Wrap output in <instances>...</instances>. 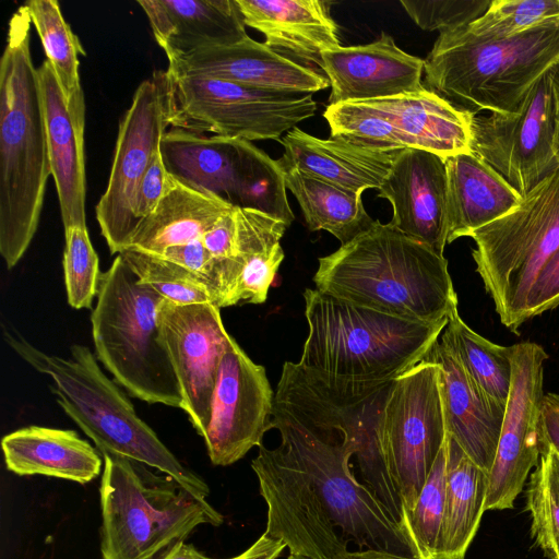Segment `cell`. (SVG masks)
Wrapping results in <instances>:
<instances>
[{
  "label": "cell",
  "mask_w": 559,
  "mask_h": 559,
  "mask_svg": "<svg viewBox=\"0 0 559 559\" xmlns=\"http://www.w3.org/2000/svg\"><path fill=\"white\" fill-rule=\"evenodd\" d=\"M447 438L440 366L424 358L394 379L380 424L383 455L404 515L413 509Z\"/></svg>",
  "instance_id": "cell-13"
},
{
  "label": "cell",
  "mask_w": 559,
  "mask_h": 559,
  "mask_svg": "<svg viewBox=\"0 0 559 559\" xmlns=\"http://www.w3.org/2000/svg\"><path fill=\"white\" fill-rule=\"evenodd\" d=\"M558 62L559 22L490 40L462 26L440 33L425 59L423 85L473 116L513 112Z\"/></svg>",
  "instance_id": "cell-5"
},
{
  "label": "cell",
  "mask_w": 559,
  "mask_h": 559,
  "mask_svg": "<svg viewBox=\"0 0 559 559\" xmlns=\"http://www.w3.org/2000/svg\"><path fill=\"white\" fill-rule=\"evenodd\" d=\"M280 166L285 187L295 195L310 230H326L342 246L376 223L366 212L360 193L342 189L294 166Z\"/></svg>",
  "instance_id": "cell-33"
},
{
  "label": "cell",
  "mask_w": 559,
  "mask_h": 559,
  "mask_svg": "<svg viewBox=\"0 0 559 559\" xmlns=\"http://www.w3.org/2000/svg\"><path fill=\"white\" fill-rule=\"evenodd\" d=\"M545 349L536 343L512 345V381L492 466L488 473L486 510L513 508L531 469L540 456Z\"/></svg>",
  "instance_id": "cell-16"
},
{
  "label": "cell",
  "mask_w": 559,
  "mask_h": 559,
  "mask_svg": "<svg viewBox=\"0 0 559 559\" xmlns=\"http://www.w3.org/2000/svg\"><path fill=\"white\" fill-rule=\"evenodd\" d=\"M168 61L249 38L236 0H139Z\"/></svg>",
  "instance_id": "cell-25"
},
{
  "label": "cell",
  "mask_w": 559,
  "mask_h": 559,
  "mask_svg": "<svg viewBox=\"0 0 559 559\" xmlns=\"http://www.w3.org/2000/svg\"><path fill=\"white\" fill-rule=\"evenodd\" d=\"M275 449L259 447L251 462L267 506L264 534L281 539L290 555L308 559H346L347 544L409 555L399 524L372 490L352 474L357 447L334 431L304 425L274 408Z\"/></svg>",
  "instance_id": "cell-1"
},
{
  "label": "cell",
  "mask_w": 559,
  "mask_h": 559,
  "mask_svg": "<svg viewBox=\"0 0 559 559\" xmlns=\"http://www.w3.org/2000/svg\"><path fill=\"white\" fill-rule=\"evenodd\" d=\"M160 257L195 274L207 287L217 306L221 293V260L214 258L201 239L167 248Z\"/></svg>",
  "instance_id": "cell-43"
},
{
  "label": "cell",
  "mask_w": 559,
  "mask_h": 559,
  "mask_svg": "<svg viewBox=\"0 0 559 559\" xmlns=\"http://www.w3.org/2000/svg\"><path fill=\"white\" fill-rule=\"evenodd\" d=\"M8 345L36 371L47 374L50 391L64 413L90 437L99 453H111L167 474L194 495L206 498L207 484L185 466L143 421L126 395L100 369L94 354L74 344L68 357L47 354L11 325L2 328Z\"/></svg>",
  "instance_id": "cell-4"
},
{
  "label": "cell",
  "mask_w": 559,
  "mask_h": 559,
  "mask_svg": "<svg viewBox=\"0 0 559 559\" xmlns=\"http://www.w3.org/2000/svg\"><path fill=\"white\" fill-rule=\"evenodd\" d=\"M284 154L277 159L342 189L362 193L379 189L400 151L382 152L337 138L319 139L295 127L280 140ZM402 151V150H401Z\"/></svg>",
  "instance_id": "cell-27"
},
{
  "label": "cell",
  "mask_w": 559,
  "mask_h": 559,
  "mask_svg": "<svg viewBox=\"0 0 559 559\" xmlns=\"http://www.w3.org/2000/svg\"><path fill=\"white\" fill-rule=\"evenodd\" d=\"M322 61L331 87L329 105L369 102L424 88L425 60L400 49L385 33L366 45L324 51Z\"/></svg>",
  "instance_id": "cell-20"
},
{
  "label": "cell",
  "mask_w": 559,
  "mask_h": 559,
  "mask_svg": "<svg viewBox=\"0 0 559 559\" xmlns=\"http://www.w3.org/2000/svg\"><path fill=\"white\" fill-rule=\"evenodd\" d=\"M158 320L162 338L176 372L183 411L203 438L223 355L231 340L211 302L177 305L164 299Z\"/></svg>",
  "instance_id": "cell-18"
},
{
  "label": "cell",
  "mask_w": 559,
  "mask_h": 559,
  "mask_svg": "<svg viewBox=\"0 0 559 559\" xmlns=\"http://www.w3.org/2000/svg\"><path fill=\"white\" fill-rule=\"evenodd\" d=\"M99 497L103 559H163L201 524L219 526L223 515L171 476L145 464L102 453Z\"/></svg>",
  "instance_id": "cell-7"
},
{
  "label": "cell",
  "mask_w": 559,
  "mask_h": 559,
  "mask_svg": "<svg viewBox=\"0 0 559 559\" xmlns=\"http://www.w3.org/2000/svg\"><path fill=\"white\" fill-rule=\"evenodd\" d=\"M64 240L62 264L68 304L74 309H91L102 272L87 227L64 228Z\"/></svg>",
  "instance_id": "cell-41"
},
{
  "label": "cell",
  "mask_w": 559,
  "mask_h": 559,
  "mask_svg": "<svg viewBox=\"0 0 559 559\" xmlns=\"http://www.w3.org/2000/svg\"><path fill=\"white\" fill-rule=\"evenodd\" d=\"M390 222L404 235L443 255L448 243V182L444 158L418 148L400 151L381 187Z\"/></svg>",
  "instance_id": "cell-19"
},
{
  "label": "cell",
  "mask_w": 559,
  "mask_h": 559,
  "mask_svg": "<svg viewBox=\"0 0 559 559\" xmlns=\"http://www.w3.org/2000/svg\"><path fill=\"white\" fill-rule=\"evenodd\" d=\"M163 559H213L201 551L193 545L181 542L177 544Z\"/></svg>",
  "instance_id": "cell-50"
},
{
  "label": "cell",
  "mask_w": 559,
  "mask_h": 559,
  "mask_svg": "<svg viewBox=\"0 0 559 559\" xmlns=\"http://www.w3.org/2000/svg\"><path fill=\"white\" fill-rule=\"evenodd\" d=\"M491 1L401 0V4L421 29L442 33L471 24L487 11Z\"/></svg>",
  "instance_id": "cell-42"
},
{
  "label": "cell",
  "mask_w": 559,
  "mask_h": 559,
  "mask_svg": "<svg viewBox=\"0 0 559 559\" xmlns=\"http://www.w3.org/2000/svg\"><path fill=\"white\" fill-rule=\"evenodd\" d=\"M316 288L394 317L438 322L457 309L448 261L379 221L319 259Z\"/></svg>",
  "instance_id": "cell-3"
},
{
  "label": "cell",
  "mask_w": 559,
  "mask_h": 559,
  "mask_svg": "<svg viewBox=\"0 0 559 559\" xmlns=\"http://www.w3.org/2000/svg\"><path fill=\"white\" fill-rule=\"evenodd\" d=\"M169 126L166 71H154L135 90L118 129L108 185L95 214L110 253H121L140 222L135 214L140 183Z\"/></svg>",
  "instance_id": "cell-14"
},
{
  "label": "cell",
  "mask_w": 559,
  "mask_h": 559,
  "mask_svg": "<svg viewBox=\"0 0 559 559\" xmlns=\"http://www.w3.org/2000/svg\"><path fill=\"white\" fill-rule=\"evenodd\" d=\"M445 484L447 441L439 452L413 509L405 513L400 524L413 557L437 559L444 513Z\"/></svg>",
  "instance_id": "cell-36"
},
{
  "label": "cell",
  "mask_w": 559,
  "mask_h": 559,
  "mask_svg": "<svg viewBox=\"0 0 559 559\" xmlns=\"http://www.w3.org/2000/svg\"><path fill=\"white\" fill-rule=\"evenodd\" d=\"M169 180L170 174L164 165L159 151L154 155L139 187L135 214L140 223L158 205L168 188Z\"/></svg>",
  "instance_id": "cell-45"
},
{
  "label": "cell",
  "mask_w": 559,
  "mask_h": 559,
  "mask_svg": "<svg viewBox=\"0 0 559 559\" xmlns=\"http://www.w3.org/2000/svg\"><path fill=\"white\" fill-rule=\"evenodd\" d=\"M441 340L454 350L480 390L506 408L512 381V346L495 344L473 331L457 309L450 313Z\"/></svg>",
  "instance_id": "cell-34"
},
{
  "label": "cell",
  "mask_w": 559,
  "mask_h": 559,
  "mask_svg": "<svg viewBox=\"0 0 559 559\" xmlns=\"http://www.w3.org/2000/svg\"><path fill=\"white\" fill-rule=\"evenodd\" d=\"M323 116L331 138L382 152L406 148L392 122L367 102L328 105Z\"/></svg>",
  "instance_id": "cell-38"
},
{
  "label": "cell",
  "mask_w": 559,
  "mask_h": 559,
  "mask_svg": "<svg viewBox=\"0 0 559 559\" xmlns=\"http://www.w3.org/2000/svg\"><path fill=\"white\" fill-rule=\"evenodd\" d=\"M236 252L221 260V294L217 307L263 304L284 260L281 239L287 225L266 213L236 207Z\"/></svg>",
  "instance_id": "cell-26"
},
{
  "label": "cell",
  "mask_w": 559,
  "mask_h": 559,
  "mask_svg": "<svg viewBox=\"0 0 559 559\" xmlns=\"http://www.w3.org/2000/svg\"><path fill=\"white\" fill-rule=\"evenodd\" d=\"M558 118L559 98L548 71L515 111L473 116L469 152L524 198L559 167L555 156Z\"/></svg>",
  "instance_id": "cell-15"
},
{
  "label": "cell",
  "mask_w": 559,
  "mask_h": 559,
  "mask_svg": "<svg viewBox=\"0 0 559 559\" xmlns=\"http://www.w3.org/2000/svg\"><path fill=\"white\" fill-rule=\"evenodd\" d=\"M166 75L171 128L247 141L278 140L317 110L312 94L263 90L167 71Z\"/></svg>",
  "instance_id": "cell-12"
},
{
  "label": "cell",
  "mask_w": 559,
  "mask_h": 559,
  "mask_svg": "<svg viewBox=\"0 0 559 559\" xmlns=\"http://www.w3.org/2000/svg\"><path fill=\"white\" fill-rule=\"evenodd\" d=\"M550 76H551V81H552L555 91L557 93V96L559 98V62L551 68Z\"/></svg>",
  "instance_id": "cell-51"
},
{
  "label": "cell",
  "mask_w": 559,
  "mask_h": 559,
  "mask_svg": "<svg viewBox=\"0 0 559 559\" xmlns=\"http://www.w3.org/2000/svg\"><path fill=\"white\" fill-rule=\"evenodd\" d=\"M346 559H419L381 549H362L348 554Z\"/></svg>",
  "instance_id": "cell-49"
},
{
  "label": "cell",
  "mask_w": 559,
  "mask_h": 559,
  "mask_svg": "<svg viewBox=\"0 0 559 559\" xmlns=\"http://www.w3.org/2000/svg\"><path fill=\"white\" fill-rule=\"evenodd\" d=\"M540 442L559 455V394L547 393L543 399Z\"/></svg>",
  "instance_id": "cell-47"
},
{
  "label": "cell",
  "mask_w": 559,
  "mask_h": 559,
  "mask_svg": "<svg viewBox=\"0 0 559 559\" xmlns=\"http://www.w3.org/2000/svg\"><path fill=\"white\" fill-rule=\"evenodd\" d=\"M395 378L348 380L286 361L274 395V408L306 426L334 431L355 443L365 485L400 526L404 506L389 473L380 439L381 417Z\"/></svg>",
  "instance_id": "cell-9"
},
{
  "label": "cell",
  "mask_w": 559,
  "mask_h": 559,
  "mask_svg": "<svg viewBox=\"0 0 559 559\" xmlns=\"http://www.w3.org/2000/svg\"><path fill=\"white\" fill-rule=\"evenodd\" d=\"M138 278L177 305L213 304L205 284L183 266L160 255L134 249L119 253Z\"/></svg>",
  "instance_id": "cell-39"
},
{
  "label": "cell",
  "mask_w": 559,
  "mask_h": 559,
  "mask_svg": "<svg viewBox=\"0 0 559 559\" xmlns=\"http://www.w3.org/2000/svg\"><path fill=\"white\" fill-rule=\"evenodd\" d=\"M304 299L308 334L298 364L348 380L397 377L427 356L449 321L407 320L317 288Z\"/></svg>",
  "instance_id": "cell-6"
},
{
  "label": "cell",
  "mask_w": 559,
  "mask_h": 559,
  "mask_svg": "<svg viewBox=\"0 0 559 559\" xmlns=\"http://www.w3.org/2000/svg\"><path fill=\"white\" fill-rule=\"evenodd\" d=\"M488 473L448 435L445 503L437 559H464L485 511Z\"/></svg>",
  "instance_id": "cell-32"
},
{
  "label": "cell",
  "mask_w": 559,
  "mask_h": 559,
  "mask_svg": "<svg viewBox=\"0 0 559 559\" xmlns=\"http://www.w3.org/2000/svg\"><path fill=\"white\" fill-rule=\"evenodd\" d=\"M166 71L298 94H312L330 86L325 74L295 63L250 37L234 45L191 52L169 62Z\"/></svg>",
  "instance_id": "cell-22"
},
{
  "label": "cell",
  "mask_w": 559,
  "mask_h": 559,
  "mask_svg": "<svg viewBox=\"0 0 559 559\" xmlns=\"http://www.w3.org/2000/svg\"><path fill=\"white\" fill-rule=\"evenodd\" d=\"M159 151L167 171L180 182L234 207L266 213L288 227L293 223L280 164L250 141L171 128Z\"/></svg>",
  "instance_id": "cell-11"
},
{
  "label": "cell",
  "mask_w": 559,
  "mask_h": 559,
  "mask_svg": "<svg viewBox=\"0 0 559 559\" xmlns=\"http://www.w3.org/2000/svg\"><path fill=\"white\" fill-rule=\"evenodd\" d=\"M555 156H556L557 163L559 165V118H558V126H557V132H556V139H555Z\"/></svg>",
  "instance_id": "cell-52"
},
{
  "label": "cell",
  "mask_w": 559,
  "mask_h": 559,
  "mask_svg": "<svg viewBox=\"0 0 559 559\" xmlns=\"http://www.w3.org/2000/svg\"><path fill=\"white\" fill-rule=\"evenodd\" d=\"M425 358L440 366L448 435L474 463L489 473L506 408L480 390L454 350L441 338L433 344Z\"/></svg>",
  "instance_id": "cell-24"
},
{
  "label": "cell",
  "mask_w": 559,
  "mask_h": 559,
  "mask_svg": "<svg viewBox=\"0 0 559 559\" xmlns=\"http://www.w3.org/2000/svg\"><path fill=\"white\" fill-rule=\"evenodd\" d=\"M559 306V248L545 264L530 294L526 319Z\"/></svg>",
  "instance_id": "cell-44"
},
{
  "label": "cell",
  "mask_w": 559,
  "mask_h": 559,
  "mask_svg": "<svg viewBox=\"0 0 559 559\" xmlns=\"http://www.w3.org/2000/svg\"><path fill=\"white\" fill-rule=\"evenodd\" d=\"M287 559H308V558L299 557V556H295V555H289Z\"/></svg>",
  "instance_id": "cell-53"
},
{
  "label": "cell",
  "mask_w": 559,
  "mask_h": 559,
  "mask_svg": "<svg viewBox=\"0 0 559 559\" xmlns=\"http://www.w3.org/2000/svg\"><path fill=\"white\" fill-rule=\"evenodd\" d=\"M23 5L40 38L46 60L51 64L69 102L82 90L79 56H85V51L66 22L57 0H29Z\"/></svg>",
  "instance_id": "cell-35"
},
{
  "label": "cell",
  "mask_w": 559,
  "mask_h": 559,
  "mask_svg": "<svg viewBox=\"0 0 559 559\" xmlns=\"http://www.w3.org/2000/svg\"><path fill=\"white\" fill-rule=\"evenodd\" d=\"M24 5L11 16L0 59V253L12 269L38 227L51 175L38 70Z\"/></svg>",
  "instance_id": "cell-2"
},
{
  "label": "cell",
  "mask_w": 559,
  "mask_h": 559,
  "mask_svg": "<svg viewBox=\"0 0 559 559\" xmlns=\"http://www.w3.org/2000/svg\"><path fill=\"white\" fill-rule=\"evenodd\" d=\"M7 468L20 476L45 475L87 484L102 469L99 451L74 430L28 426L3 437Z\"/></svg>",
  "instance_id": "cell-30"
},
{
  "label": "cell",
  "mask_w": 559,
  "mask_h": 559,
  "mask_svg": "<svg viewBox=\"0 0 559 559\" xmlns=\"http://www.w3.org/2000/svg\"><path fill=\"white\" fill-rule=\"evenodd\" d=\"M233 209L221 198L193 189L170 175L164 197L139 224L127 249L159 255L169 247L201 239Z\"/></svg>",
  "instance_id": "cell-31"
},
{
  "label": "cell",
  "mask_w": 559,
  "mask_h": 559,
  "mask_svg": "<svg viewBox=\"0 0 559 559\" xmlns=\"http://www.w3.org/2000/svg\"><path fill=\"white\" fill-rule=\"evenodd\" d=\"M285 548L284 542L263 533L247 550L230 559H276Z\"/></svg>",
  "instance_id": "cell-48"
},
{
  "label": "cell",
  "mask_w": 559,
  "mask_h": 559,
  "mask_svg": "<svg viewBox=\"0 0 559 559\" xmlns=\"http://www.w3.org/2000/svg\"><path fill=\"white\" fill-rule=\"evenodd\" d=\"M531 534L549 559H559V455L548 447L531 476L526 491Z\"/></svg>",
  "instance_id": "cell-37"
},
{
  "label": "cell",
  "mask_w": 559,
  "mask_h": 559,
  "mask_svg": "<svg viewBox=\"0 0 559 559\" xmlns=\"http://www.w3.org/2000/svg\"><path fill=\"white\" fill-rule=\"evenodd\" d=\"M37 70L51 175L57 189L62 224L64 228L87 227L83 90L67 102L51 64L45 60Z\"/></svg>",
  "instance_id": "cell-21"
},
{
  "label": "cell",
  "mask_w": 559,
  "mask_h": 559,
  "mask_svg": "<svg viewBox=\"0 0 559 559\" xmlns=\"http://www.w3.org/2000/svg\"><path fill=\"white\" fill-rule=\"evenodd\" d=\"M246 26L265 37L280 56L322 71V53L341 46L338 27L324 0H236ZM324 74V73H323Z\"/></svg>",
  "instance_id": "cell-23"
},
{
  "label": "cell",
  "mask_w": 559,
  "mask_h": 559,
  "mask_svg": "<svg viewBox=\"0 0 559 559\" xmlns=\"http://www.w3.org/2000/svg\"><path fill=\"white\" fill-rule=\"evenodd\" d=\"M206 250L216 259H230L236 252V207L223 215L201 238Z\"/></svg>",
  "instance_id": "cell-46"
},
{
  "label": "cell",
  "mask_w": 559,
  "mask_h": 559,
  "mask_svg": "<svg viewBox=\"0 0 559 559\" xmlns=\"http://www.w3.org/2000/svg\"><path fill=\"white\" fill-rule=\"evenodd\" d=\"M552 22H559V0H492L487 11L465 29L476 38L490 40Z\"/></svg>",
  "instance_id": "cell-40"
},
{
  "label": "cell",
  "mask_w": 559,
  "mask_h": 559,
  "mask_svg": "<svg viewBox=\"0 0 559 559\" xmlns=\"http://www.w3.org/2000/svg\"><path fill=\"white\" fill-rule=\"evenodd\" d=\"M274 395L265 368L231 337L221 360L203 437L212 464L231 465L262 445L272 429Z\"/></svg>",
  "instance_id": "cell-17"
},
{
  "label": "cell",
  "mask_w": 559,
  "mask_h": 559,
  "mask_svg": "<svg viewBox=\"0 0 559 559\" xmlns=\"http://www.w3.org/2000/svg\"><path fill=\"white\" fill-rule=\"evenodd\" d=\"M367 103L392 122L406 148L427 151L442 158L469 152L473 115L425 87Z\"/></svg>",
  "instance_id": "cell-28"
},
{
  "label": "cell",
  "mask_w": 559,
  "mask_h": 559,
  "mask_svg": "<svg viewBox=\"0 0 559 559\" xmlns=\"http://www.w3.org/2000/svg\"><path fill=\"white\" fill-rule=\"evenodd\" d=\"M476 272L501 323L514 333L527 321L530 294L559 248V167L512 211L471 236Z\"/></svg>",
  "instance_id": "cell-10"
},
{
  "label": "cell",
  "mask_w": 559,
  "mask_h": 559,
  "mask_svg": "<svg viewBox=\"0 0 559 559\" xmlns=\"http://www.w3.org/2000/svg\"><path fill=\"white\" fill-rule=\"evenodd\" d=\"M448 182V243L502 217L522 197L471 152L444 158Z\"/></svg>",
  "instance_id": "cell-29"
},
{
  "label": "cell",
  "mask_w": 559,
  "mask_h": 559,
  "mask_svg": "<svg viewBox=\"0 0 559 559\" xmlns=\"http://www.w3.org/2000/svg\"><path fill=\"white\" fill-rule=\"evenodd\" d=\"M96 298L91 324L99 361L134 397L183 411L158 320L165 298L143 284L120 254L102 273Z\"/></svg>",
  "instance_id": "cell-8"
}]
</instances>
